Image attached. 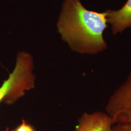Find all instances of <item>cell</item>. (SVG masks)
<instances>
[{"label": "cell", "mask_w": 131, "mask_h": 131, "mask_svg": "<svg viewBox=\"0 0 131 131\" xmlns=\"http://www.w3.org/2000/svg\"><path fill=\"white\" fill-rule=\"evenodd\" d=\"M14 131H36L32 125L28 124L25 120L23 119L22 122L17 127Z\"/></svg>", "instance_id": "obj_7"}, {"label": "cell", "mask_w": 131, "mask_h": 131, "mask_svg": "<svg viewBox=\"0 0 131 131\" xmlns=\"http://www.w3.org/2000/svg\"><path fill=\"white\" fill-rule=\"evenodd\" d=\"M111 131H131V122L113 124Z\"/></svg>", "instance_id": "obj_6"}, {"label": "cell", "mask_w": 131, "mask_h": 131, "mask_svg": "<svg viewBox=\"0 0 131 131\" xmlns=\"http://www.w3.org/2000/svg\"><path fill=\"white\" fill-rule=\"evenodd\" d=\"M14 131V130H11V131Z\"/></svg>", "instance_id": "obj_8"}, {"label": "cell", "mask_w": 131, "mask_h": 131, "mask_svg": "<svg viewBox=\"0 0 131 131\" xmlns=\"http://www.w3.org/2000/svg\"><path fill=\"white\" fill-rule=\"evenodd\" d=\"M104 12L107 23L111 26L113 35L121 34L127 28H131V0H127L119 9H107Z\"/></svg>", "instance_id": "obj_5"}, {"label": "cell", "mask_w": 131, "mask_h": 131, "mask_svg": "<svg viewBox=\"0 0 131 131\" xmlns=\"http://www.w3.org/2000/svg\"><path fill=\"white\" fill-rule=\"evenodd\" d=\"M113 123L106 112L84 113L78 120L74 131H111Z\"/></svg>", "instance_id": "obj_4"}, {"label": "cell", "mask_w": 131, "mask_h": 131, "mask_svg": "<svg viewBox=\"0 0 131 131\" xmlns=\"http://www.w3.org/2000/svg\"><path fill=\"white\" fill-rule=\"evenodd\" d=\"M107 24L104 12L88 10L80 0H65L57 27L62 39L72 51L95 55L107 48L103 37Z\"/></svg>", "instance_id": "obj_1"}, {"label": "cell", "mask_w": 131, "mask_h": 131, "mask_svg": "<svg viewBox=\"0 0 131 131\" xmlns=\"http://www.w3.org/2000/svg\"><path fill=\"white\" fill-rule=\"evenodd\" d=\"M33 69L32 56L27 52H19L14 70L0 86V103L13 104L26 91L34 88L35 76Z\"/></svg>", "instance_id": "obj_2"}, {"label": "cell", "mask_w": 131, "mask_h": 131, "mask_svg": "<svg viewBox=\"0 0 131 131\" xmlns=\"http://www.w3.org/2000/svg\"><path fill=\"white\" fill-rule=\"evenodd\" d=\"M105 112L113 124L131 122V70L108 99Z\"/></svg>", "instance_id": "obj_3"}]
</instances>
